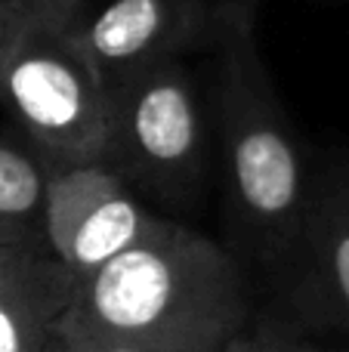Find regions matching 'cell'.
I'll return each mask as SVG.
<instances>
[{"instance_id":"cell-1","label":"cell","mask_w":349,"mask_h":352,"mask_svg":"<svg viewBox=\"0 0 349 352\" xmlns=\"http://www.w3.org/2000/svg\"><path fill=\"white\" fill-rule=\"evenodd\" d=\"M247 328L245 278L235 260L183 223L74 278L59 331L142 352H223Z\"/></svg>"},{"instance_id":"cell-2","label":"cell","mask_w":349,"mask_h":352,"mask_svg":"<svg viewBox=\"0 0 349 352\" xmlns=\"http://www.w3.org/2000/svg\"><path fill=\"white\" fill-rule=\"evenodd\" d=\"M216 121L232 213L266 254H282L303 235L313 182L300 140L260 56L254 0L214 10Z\"/></svg>"},{"instance_id":"cell-3","label":"cell","mask_w":349,"mask_h":352,"mask_svg":"<svg viewBox=\"0 0 349 352\" xmlns=\"http://www.w3.org/2000/svg\"><path fill=\"white\" fill-rule=\"evenodd\" d=\"M0 105L49 164L109 161L111 90L71 37V22L31 16L0 59Z\"/></svg>"},{"instance_id":"cell-4","label":"cell","mask_w":349,"mask_h":352,"mask_svg":"<svg viewBox=\"0 0 349 352\" xmlns=\"http://www.w3.org/2000/svg\"><path fill=\"white\" fill-rule=\"evenodd\" d=\"M109 164L161 198H189L207 170V118L183 59H167L111 87Z\"/></svg>"},{"instance_id":"cell-5","label":"cell","mask_w":349,"mask_h":352,"mask_svg":"<svg viewBox=\"0 0 349 352\" xmlns=\"http://www.w3.org/2000/svg\"><path fill=\"white\" fill-rule=\"evenodd\" d=\"M161 223L164 217L148 213L127 176L109 161L49 164L43 241L74 278L139 244Z\"/></svg>"},{"instance_id":"cell-6","label":"cell","mask_w":349,"mask_h":352,"mask_svg":"<svg viewBox=\"0 0 349 352\" xmlns=\"http://www.w3.org/2000/svg\"><path fill=\"white\" fill-rule=\"evenodd\" d=\"M210 31L207 0H109L93 19L71 22L74 47L109 90L158 62L183 59Z\"/></svg>"},{"instance_id":"cell-7","label":"cell","mask_w":349,"mask_h":352,"mask_svg":"<svg viewBox=\"0 0 349 352\" xmlns=\"http://www.w3.org/2000/svg\"><path fill=\"white\" fill-rule=\"evenodd\" d=\"M74 275L41 244H0V352H47Z\"/></svg>"},{"instance_id":"cell-8","label":"cell","mask_w":349,"mask_h":352,"mask_svg":"<svg viewBox=\"0 0 349 352\" xmlns=\"http://www.w3.org/2000/svg\"><path fill=\"white\" fill-rule=\"evenodd\" d=\"M303 241L331 312L349 324V179L313 186L303 219Z\"/></svg>"},{"instance_id":"cell-9","label":"cell","mask_w":349,"mask_h":352,"mask_svg":"<svg viewBox=\"0 0 349 352\" xmlns=\"http://www.w3.org/2000/svg\"><path fill=\"white\" fill-rule=\"evenodd\" d=\"M49 161L12 136L0 133V241L41 244L43 241V201H47Z\"/></svg>"},{"instance_id":"cell-10","label":"cell","mask_w":349,"mask_h":352,"mask_svg":"<svg viewBox=\"0 0 349 352\" xmlns=\"http://www.w3.org/2000/svg\"><path fill=\"white\" fill-rule=\"evenodd\" d=\"M223 352H306V343L284 334L282 328H260V331H241L226 343Z\"/></svg>"},{"instance_id":"cell-11","label":"cell","mask_w":349,"mask_h":352,"mask_svg":"<svg viewBox=\"0 0 349 352\" xmlns=\"http://www.w3.org/2000/svg\"><path fill=\"white\" fill-rule=\"evenodd\" d=\"M47 352H142V349L121 346V343L93 340V337L68 334V331H56V337H53V343L47 346Z\"/></svg>"},{"instance_id":"cell-12","label":"cell","mask_w":349,"mask_h":352,"mask_svg":"<svg viewBox=\"0 0 349 352\" xmlns=\"http://www.w3.org/2000/svg\"><path fill=\"white\" fill-rule=\"evenodd\" d=\"M80 6H84V0H25L28 16H49V19H65V22L78 19Z\"/></svg>"},{"instance_id":"cell-13","label":"cell","mask_w":349,"mask_h":352,"mask_svg":"<svg viewBox=\"0 0 349 352\" xmlns=\"http://www.w3.org/2000/svg\"><path fill=\"white\" fill-rule=\"evenodd\" d=\"M28 19H31V16H22L19 10H12V6H6V3H0V59H3V53L10 50L12 37L19 34V28H22Z\"/></svg>"},{"instance_id":"cell-14","label":"cell","mask_w":349,"mask_h":352,"mask_svg":"<svg viewBox=\"0 0 349 352\" xmlns=\"http://www.w3.org/2000/svg\"><path fill=\"white\" fill-rule=\"evenodd\" d=\"M0 3H6V6H12V10H19L22 16H28V12H25V0H0Z\"/></svg>"},{"instance_id":"cell-15","label":"cell","mask_w":349,"mask_h":352,"mask_svg":"<svg viewBox=\"0 0 349 352\" xmlns=\"http://www.w3.org/2000/svg\"><path fill=\"white\" fill-rule=\"evenodd\" d=\"M306 352H322V349H313V346H306Z\"/></svg>"},{"instance_id":"cell-16","label":"cell","mask_w":349,"mask_h":352,"mask_svg":"<svg viewBox=\"0 0 349 352\" xmlns=\"http://www.w3.org/2000/svg\"><path fill=\"white\" fill-rule=\"evenodd\" d=\"M0 244H3V241H0Z\"/></svg>"}]
</instances>
